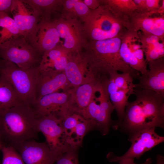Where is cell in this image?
<instances>
[{
  "label": "cell",
  "instance_id": "obj_26",
  "mask_svg": "<svg viewBox=\"0 0 164 164\" xmlns=\"http://www.w3.org/2000/svg\"><path fill=\"white\" fill-rule=\"evenodd\" d=\"M21 35L13 19L7 13L0 12V50L7 46Z\"/></svg>",
  "mask_w": 164,
  "mask_h": 164
},
{
  "label": "cell",
  "instance_id": "obj_36",
  "mask_svg": "<svg viewBox=\"0 0 164 164\" xmlns=\"http://www.w3.org/2000/svg\"><path fill=\"white\" fill-rule=\"evenodd\" d=\"M156 164H164V158L163 156L158 155L157 156Z\"/></svg>",
  "mask_w": 164,
  "mask_h": 164
},
{
  "label": "cell",
  "instance_id": "obj_29",
  "mask_svg": "<svg viewBox=\"0 0 164 164\" xmlns=\"http://www.w3.org/2000/svg\"><path fill=\"white\" fill-rule=\"evenodd\" d=\"M39 13L41 19L52 21L51 15L61 10L63 0H26Z\"/></svg>",
  "mask_w": 164,
  "mask_h": 164
},
{
  "label": "cell",
  "instance_id": "obj_15",
  "mask_svg": "<svg viewBox=\"0 0 164 164\" xmlns=\"http://www.w3.org/2000/svg\"><path fill=\"white\" fill-rule=\"evenodd\" d=\"M26 40L42 56L60 44L54 23L51 21L41 20Z\"/></svg>",
  "mask_w": 164,
  "mask_h": 164
},
{
  "label": "cell",
  "instance_id": "obj_14",
  "mask_svg": "<svg viewBox=\"0 0 164 164\" xmlns=\"http://www.w3.org/2000/svg\"><path fill=\"white\" fill-rule=\"evenodd\" d=\"M100 81L116 111L118 121H121L128 98L134 94L135 84L114 80L109 77H103Z\"/></svg>",
  "mask_w": 164,
  "mask_h": 164
},
{
  "label": "cell",
  "instance_id": "obj_9",
  "mask_svg": "<svg viewBox=\"0 0 164 164\" xmlns=\"http://www.w3.org/2000/svg\"><path fill=\"white\" fill-rule=\"evenodd\" d=\"M38 132L44 135L45 142L58 158L69 147L62 124V119L55 114L37 117Z\"/></svg>",
  "mask_w": 164,
  "mask_h": 164
},
{
  "label": "cell",
  "instance_id": "obj_4",
  "mask_svg": "<svg viewBox=\"0 0 164 164\" xmlns=\"http://www.w3.org/2000/svg\"><path fill=\"white\" fill-rule=\"evenodd\" d=\"M39 67L24 69L10 62L0 60V76L10 82L23 102L31 106L36 100Z\"/></svg>",
  "mask_w": 164,
  "mask_h": 164
},
{
  "label": "cell",
  "instance_id": "obj_24",
  "mask_svg": "<svg viewBox=\"0 0 164 164\" xmlns=\"http://www.w3.org/2000/svg\"><path fill=\"white\" fill-rule=\"evenodd\" d=\"M98 81L84 84L70 89L71 105L74 112L78 113L88 106Z\"/></svg>",
  "mask_w": 164,
  "mask_h": 164
},
{
  "label": "cell",
  "instance_id": "obj_30",
  "mask_svg": "<svg viewBox=\"0 0 164 164\" xmlns=\"http://www.w3.org/2000/svg\"><path fill=\"white\" fill-rule=\"evenodd\" d=\"M2 164H25L18 152L11 147L2 146Z\"/></svg>",
  "mask_w": 164,
  "mask_h": 164
},
{
  "label": "cell",
  "instance_id": "obj_28",
  "mask_svg": "<svg viewBox=\"0 0 164 164\" xmlns=\"http://www.w3.org/2000/svg\"><path fill=\"white\" fill-rule=\"evenodd\" d=\"M22 102L10 82L0 76V115Z\"/></svg>",
  "mask_w": 164,
  "mask_h": 164
},
{
  "label": "cell",
  "instance_id": "obj_10",
  "mask_svg": "<svg viewBox=\"0 0 164 164\" xmlns=\"http://www.w3.org/2000/svg\"><path fill=\"white\" fill-rule=\"evenodd\" d=\"M155 128L145 129L131 134L128 140L132 144L126 153L120 156L109 153L107 158L110 162H115L127 159H139L145 152L164 142V137L158 135L155 132Z\"/></svg>",
  "mask_w": 164,
  "mask_h": 164
},
{
  "label": "cell",
  "instance_id": "obj_23",
  "mask_svg": "<svg viewBox=\"0 0 164 164\" xmlns=\"http://www.w3.org/2000/svg\"><path fill=\"white\" fill-rule=\"evenodd\" d=\"M138 35L146 63L164 57V38L141 31Z\"/></svg>",
  "mask_w": 164,
  "mask_h": 164
},
{
  "label": "cell",
  "instance_id": "obj_11",
  "mask_svg": "<svg viewBox=\"0 0 164 164\" xmlns=\"http://www.w3.org/2000/svg\"><path fill=\"white\" fill-rule=\"evenodd\" d=\"M70 89L50 94L36 100L31 106L36 117L55 114L63 118L75 112L71 108Z\"/></svg>",
  "mask_w": 164,
  "mask_h": 164
},
{
  "label": "cell",
  "instance_id": "obj_12",
  "mask_svg": "<svg viewBox=\"0 0 164 164\" xmlns=\"http://www.w3.org/2000/svg\"><path fill=\"white\" fill-rule=\"evenodd\" d=\"M120 54L123 60L142 75L148 70L138 32L126 30L121 37Z\"/></svg>",
  "mask_w": 164,
  "mask_h": 164
},
{
  "label": "cell",
  "instance_id": "obj_21",
  "mask_svg": "<svg viewBox=\"0 0 164 164\" xmlns=\"http://www.w3.org/2000/svg\"><path fill=\"white\" fill-rule=\"evenodd\" d=\"M71 89L64 71H40L36 87V100L60 90L65 91Z\"/></svg>",
  "mask_w": 164,
  "mask_h": 164
},
{
  "label": "cell",
  "instance_id": "obj_1",
  "mask_svg": "<svg viewBox=\"0 0 164 164\" xmlns=\"http://www.w3.org/2000/svg\"><path fill=\"white\" fill-rule=\"evenodd\" d=\"M135 100L128 101L123 120L117 122L114 128L121 126L132 134L138 131L164 126V96L148 90L134 89Z\"/></svg>",
  "mask_w": 164,
  "mask_h": 164
},
{
  "label": "cell",
  "instance_id": "obj_33",
  "mask_svg": "<svg viewBox=\"0 0 164 164\" xmlns=\"http://www.w3.org/2000/svg\"><path fill=\"white\" fill-rule=\"evenodd\" d=\"M12 0H0V12H10Z\"/></svg>",
  "mask_w": 164,
  "mask_h": 164
},
{
  "label": "cell",
  "instance_id": "obj_18",
  "mask_svg": "<svg viewBox=\"0 0 164 164\" xmlns=\"http://www.w3.org/2000/svg\"><path fill=\"white\" fill-rule=\"evenodd\" d=\"M16 150L25 164H54L57 158L45 142L27 141Z\"/></svg>",
  "mask_w": 164,
  "mask_h": 164
},
{
  "label": "cell",
  "instance_id": "obj_13",
  "mask_svg": "<svg viewBox=\"0 0 164 164\" xmlns=\"http://www.w3.org/2000/svg\"><path fill=\"white\" fill-rule=\"evenodd\" d=\"M64 72L71 88L98 81L82 51L70 53Z\"/></svg>",
  "mask_w": 164,
  "mask_h": 164
},
{
  "label": "cell",
  "instance_id": "obj_22",
  "mask_svg": "<svg viewBox=\"0 0 164 164\" xmlns=\"http://www.w3.org/2000/svg\"><path fill=\"white\" fill-rule=\"evenodd\" d=\"M70 53L60 44L46 52L42 56L39 65L40 71H63Z\"/></svg>",
  "mask_w": 164,
  "mask_h": 164
},
{
  "label": "cell",
  "instance_id": "obj_3",
  "mask_svg": "<svg viewBox=\"0 0 164 164\" xmlns=\"http://www.w3.org/2000/svg\"><path fill=\"white\" fill-rule=\"evenodd\" d=\"M121 37L88 41L82 51L97 79L108 77L114 71L130 73L138 78V72L123 60L120 54Z\"/></svg>",
  "mask_w": 164,
  "mask_h": 164
},
{
  "label": "cell",
  "instance_id": "obj_20",
  "mask_svg": "<svg viewBox=\"0 0 164 164\" xmlns=\"http://www.w3.org/2000/svg\"><path fill=\"white\" fill-rule=\"evenodd\" d=\"M62 124L67 143L73 147L81 146L86 134L93 129L89 121L75 112L65 117Z\"/></svg>",
  "mask_w": 164,
  "mask_h": 164
},
{
  "label": "cell",
  "instance_id": "obj_16",
  "mask_svg": "<svg viewBox=\"0 0 164 164\" xmlns=\"http://www.w3.org/2000/svg\"><path fill=\"white\" fill-rule=\"evenodd\" d=\"M10 12L21 35L26 39L41 20L39 13L26 0H12Z\"/></svg>",
  "mask_w": 164,
  "mask_h": 164
},
{
  "label": "cell",
  "instance_id": "obj_8",
  "mask_svg": "<svg viewBox=\"0 0 164 164\" xmlns=\"http://www.w3.org/2000/svg\"><path fill=\"white\" fill-rule=\"evenodd\" d=\"M0 57L2 60L24 69L39 66L42 58V56L22 35L0 50Z\"/></svg>",
  "mask_w": 164,
  "mask_h": 164
},
{
  "label": "cell",
  "instance_id": "obj_31",
  "mask_svg": "<svg viewBox=\"0 0 164 164\" xmlns=\"http://www.w3.org/2000/svg\"><path fill=\"white\" fill-rule=\"evenodd\" d=\"M137 7V11L141 13L155 12L161 6L162 0H133Z\"/></svg>",
  "mask_w": 164,
  "mask_h": 164
},
{
  "label": "cell",
  "instance_id": "obj_7",
  "mask_svg": "<svg viewBox=\"0 0 164 164\" xmlns=\"http://www.w3.org/2000/svg\"><path fill=\"white\" fill-rule=\"evenodd\" d=\"M53 21L60 36V44L70 53L82 51L88 41L82 22L76 19L60 16Z\"/></svg>",
  "mask_w": 164,
  "mask_h": 164
},
{
  "label": "cell",
  "instance_id": "obj_35",
  "mask_svg": "<svg viewBox=\"0 0 164 164\" xmlns=\"http://www.w3.org/2000/svg\"><path fill=\"white\" fill-rule=\"evenodd\" d=\"M134 159H127L122 160L118 162L119 164H137L134 162ZM152 160L151 158L147 159L143 163L140 164H151Z\"/></svg>",
  "mask_w": 164,
  "mask_h": 164
},
{
  "label": "cell",
  "instance_id": "obj_37",
  "mask_svg": "<svg viewBox=\"0 0 164 164\" xmlns=\"http://www.w3.org/2000/svg\"><path fill=\"white\" fill-rule=\"evenodd\" d=\"M2 146H2V144L0 141V151H1Z\"/></svg>",
  "mask_w": 164,
  "mask_h": 164
},
{
  "label": "cell",
  "instance_id": "obj_5",
  "mask_svg": "<svg viewBox=\"0 0 164 164\" xmlns=\"http://www.w3.org/2000/svg\"><path fill=\"white\" fill-rule=\"evenodd\" d=\"M88 41H99L121 37L126 29L123 23L104 6L91 10L83 22Z\"/></svg>",
  "mask_w": 164,
  "mask_h": 164
},
{
  "label": "cell",
  "instance_id": "obj_19",
  "mask_svg": "<svg viewBox=\"0 0 164 164\" xmlns=\"http://www.w3.org/2000/svg\"><path fill=\"white\" fill-rule=\"evenodd\" d=\"M149 69L140 75L134 89L150 90L164 96V57L147 63Z\"/></svg>",
  "mask_w": 164,
  "mask_h": 164
},
{
  "label": "cell",
  "instance_id": "obj_17",
  "mask_svg": "<svg viewBox=\"0 0 164 164\" xmlns=\"http://www.w3.org/2000/svg\"><path fill=\"white\" fill-rule=\"evenodd\" d=\"M126 30L150 33L164 38V15H155L154 12L132 14L124 24Z\"/></svg>",
  "mask_w": 164,
  "mask_h": 164
},
{
  "label": "cell",
  "instance_id": "obj_34",
  "mask_svg": "<svg viewBox=\"0 0 164 164\" xmlns=\"http://www.w3.org/2000/svg\"><path fill=\"white\" fill-rule=\"evenodd\" d=\"M82 1L91 10L97 9L100 5V0H82Z\"/></svg>",
  "mask_w": 164,
  "mask_h": 164
},
{
  "label": "cell",
  "instance_id": "obj_27",
  "mask_svg": "<svg viewBox=\"0 0 164 164\" xmlns=\"http://www.w3.org/2000/svg\"><path fill=\"white\" fill-rule=\"evenodd\" d=\"M60 16L66 19H76L84 22L91 10L82 0H63Z\"/></svg>",
  "mask_w": 164,
  "mask_h": 164
},
{
  "label": "cell",
  "instance_id": "obj_32",
  "mask_svg": "<svg viewBox=\"0 0 164 164\" xmlns=\"http://www.w3.org/2000/svg\"><path fill=\"white\" fill-rule=\"evenodd\" d=\"M77 148L70 147L67 149L57 158L56 164H79Z\"/></svg>",
  "mask_w": 164,
  "mask_h": 164
},
{
  "label": "cell",
  "instance_id": "obj_2",
  "mask_svg": "<svg viewBox=\"0 0 164 164\" xmlns=\"http://www.w3.org/2000/svg\"><path fill=\"white\" fill-rule=\"evenodd\" d=\"M37 117L30 105L22 102L0 115V141L16 150L25 142L38 138Z\"/></svg>",
  "mask_w": 164,
  "mask_h": 164
},
{
  "label": "cell",
  "instance_id": "obj_6",
  "mask_svg": "<svg viewBox=\"0 0 164 164\" xmlns=\"http://www.w3.org/2000/svg\"><path fill=\"white\" fill-rule=\"evenodd\" d=\"M114 110L108 94L101 82L98 81L89 104L78 113L89 121L93 129L99 130L105 135L109 131L111 115Z\"/></svg>",
  "mask_w": 164,
  "mask_h": 164
},
{
  "label": "cell",
  "instance_id": "obj_25",
  "mask_svg": "<svg viewBox=\"0 0 164 164\" xmlns=\"http://www.w3.org/2000/svg\"><path fill=\"white\" fill-rule=\"evenodd\" d=\"M100 5L107 9L124 26L129 17L137 11L133 0H100Z\"/></svg>",
  "mask_w": 164,
  "mask_h": 164
}]
</instances>
